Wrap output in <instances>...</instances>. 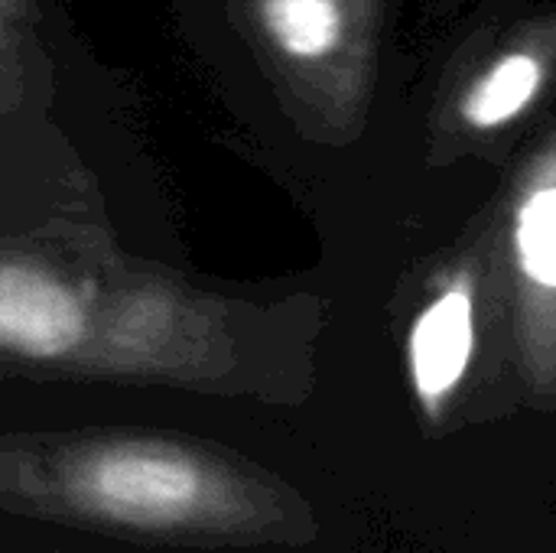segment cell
Returning a JSON list of instances; mask_svg holds the SVG:
<instances>
[{"instance_id": "obj_1", "label": "cell", "mask_w": 556, "mask_h": 553, "mask_svg": "<svg viewBox=\"0 0 556 553\" xmlns=\"http://www.w3.org/2000/svg\"><path fill=\"white\" fill-rule=\"evenodd\" d=\"M0 502L147 538H261L283 505L235 466L169 440H88L10 463Z\"/></svg>"}, {"instance_id": "obj_2", "label": "cell", "mask_w": 556, "mask_h": 553, "mask_svg": "<svg viewBox=\"0 0 556 553\" xmlns=\"http://www.w3.org/2000/svg\"><path fill=\"white\" fill-rule=\"evenodd\" d=\"M88 329V313L75 290L46 271L0 264V349L52 362L72 355Z\"/></svg>"}, {"instance_id": "obj_3", "label": "cell", "mask_w": 556, "mask_h": 553, "mask_svg": "<svg viewBox=\"0 0 556 553\" xmlns=\"http://www.w3.org/2000/svg\"><path fill=\"white\" fill-rule=\"evenodd\" d=\"M476 349V300L469 280L450 284L414 323L407 365L414 391L430 417L443 411L459 388Z\"/></svg>"}, {"instance_id": "obj_4", "label": "cell", "mask_w": 556, "mask_h": 553, "mask_svg": "<svg viewBox=\"0 0 556 553\" xmlns=\"http://www.w3.org/2000/svg\"><path fill=\"white\" fill-rule=\"evenodd\" d=\"M541 88V62L531 55H508L476 81L463 101V117L476 127H498L521 114Z\"/></svg>"}, {"instance_id": "obj_5", "label": "cell", "mask_w": 556, "mask_h": 553, "mask_svg": "<svg viewBox=\"0 0 556 553\" xmlns=\"http://www.w3.org/2000/svg\"><path fill=\"white\" fill-rule=\"evenodd\" d=\"M264 20L277 46L293 59L326 55L342 33L336 0H264Z\"/></svg>"}, {"instance_id": "obj_6", "label": "cell", "mask_w": 556, "mask_h": 553, "mask_svg": "<svg viewBox=\"0 0 556 553\" xmlns=\"http://www.w3.org/2000/svg\"><path fill=\"white\" fill-rule=\"evenodd\" d=\"M515 248L531 284L556 290V186L528 192L515 222Z\"/></svg>"}]
</instances>
